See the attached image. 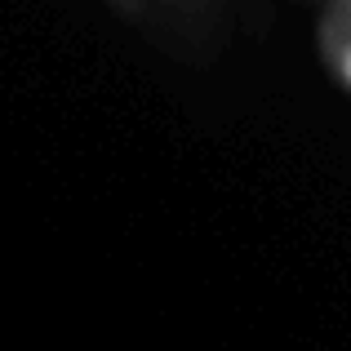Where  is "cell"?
Here are the masks:
<instances>
[{
  "instance_id": "6da1fadb",
  "label": "cell",
  "mask_w": 351,
  "mask_h": 351,
  "mask_svg": "<svg viewBox=\"0 0 351 351\" xmlns=\"http://www.w3.org/2000/svg\"><path fill=\"white\" fill-rule=\"evenodd\" d=\"M325 53L334 76L351 89V5H329L325 14Z\"/></svg>"
},
{
  "instance_id": "7a4b0ae2",
  "label": "cell",
  "mask_w": 351,
  "mask_h": 351,
  "mask_svg": "<svg viewBox=\"0 0 351 351\" xmlns=\"http://www.w3.org/2000/svg\"><path fill=\"white\" fill-rule=\"evenodd\" d=\"M160 5V9H173L178 18H187V23H200L205 18V9H209V0H152V9Z\"/></svg>"
},
{
  "instance_id": "3957f363",
  "label": "cell",
  "mask_w": 351,
  "mask_h": 351,
  "mask_svg": "<svg viewBox=\"0 0 351 351\" xmlns=\"http://www.w3.org/2000/svg\"><path fill=\"white\" fill-rule=\"evenodd\" d=\"M107 5H112L116 14H125V18H147L152 14V0H107Z\"/></svg>"
},
{
  "instance_id": "277c9868",
  "label": "cell",
  "mask_w": 351,
  "mask_h": 351,
  "mask_svg": "<svg viewBox=\"0 0 351 351\" xmlns=\"http://www.w3.org/2000/svg\"><path fill=\"white\" fill-rule=\"evenodd\" d=\"M343 5H351V0H343Z\"/></svg>"
}]
</instances>
